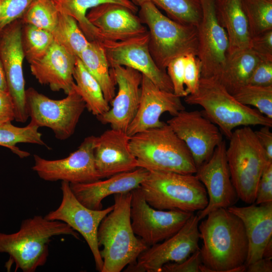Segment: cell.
Listing matches in <instances>:
<instances>
[{"label": "cell", "mask_w": 272, "mask_h": 272, "mask_svg": "<svg viewBox=\"0 0 272 272\" xmlns=\"http://www.w3.org/2000/svg\"><path fill=\"white\" fill-rule=\"evenodd\" d=\"M33 0H0V31L20 19Z\"/></svg>", "instance_id": "38"}, {"label": "cell", "mask_w": 272, "mask_h": 272, "mask_svg": "<svg viewBox=\"0 0 272 272\" xmlns=\"http://www.w3.org/2000/svg\"><path fill=\"white\" fill-rule=\"evenodd\" d=\"M202 17L197 27L198 51L201 63L200 77L218 79L229 55V41L215 12V0H200Z\"/></svg>", "instance_id": "16"}, {"label": "cell", "mask_w": 272, "mask_h": 272, "mask_svg": "<svg viewBox=\"0 0 272 272\" xmlns=\"http://www.w3.org/2000/svg\"><path fill=\"white\" fill-rule=\"evenodd\" d=\"M52 34L55 42L77 57L90 42L74 18L59 12L57 23Z\"/></svg>", "instance_id": "31"}, {"label": "cell", "mask_w": 272, "mask_h": 272, "mask_svg": "<svg viewBox=\"0 0 272 272\" xmlns=\"http://www.w3.org/2000/svg\"><path fill=\"white\" fill-rule=\"evenodd\" d=\"M185 56L172 60L166 68L167 73L173 86V92L180 97H185L188 94L184 84Z\"/></svg>", "instance_id": "40"}, {"label": "cell", "mask_w": 272, "mask_h": 272, "mask_svg": "<svg viewBox=\"0 0 272 272\" xmlns=\"http://www.w3.org/2000/svg\"><path fill=\"white\" fill-rule=\"evenodd\" d=\"M0 11H1V7H0Z\"/></svg>", "instance_id": "50"}, {"label": "cell", "mask_w": 272, "mask_h": 272, "mask_svg": "<svg viewBox=\"0 0 272 272\" xmlns=\"http://www.w3.org/2000/svg\"><path fill=\"white\" fill-rule=\"evenodd\" d=\"M15 119V106L8 91L0 90V123Z\"/></svg>", "instance_id": "45"}, {"label": "cell", "mask_w": 272, "mask_h": 272, "mask_svg": "<svg viewBox=\"0 0 272 272\" xmlns=\"http://www.w3.org/2000/svg\"><path fill=\"white\" fill-rule=\"evenodd\" d=\"M259 60L250 48L235 52L228 55L225 67L217 79L232 95L240 87L247 84Z\"/></svg>", "instance_id": "28"}, {"label": "cell", "mask_w": 272, "mask_h": 272, "mask_svg": "<svg viewBox=\"0 0 272 272\" xmlns=\"http://www.w3.org/2000/svg\"><path fill=\"white\" fill-rule=\"evenodd\" d=\"M79 58L98 82L105 99L110 103L116 94V84L111 75L105 51L101 43L98 41H90Z\"/></svg>", "instance_id": "27"}, {"label": "cell", "mask_w": 272, "mask_h": 272, "mask_svg": "<svg viewBox=\"0 0 272 272\" xmlns=\"http://www.w3.org/2000/svg\"><path fill=\"white\" fill-rule=\"evenodd\" d=\"M249 48L260 59L272 60V30L251 37Z\"/></svg>", "instance_id": "42"}, {"label": "cell", "mask_w": 272, "mask_h": 272, "mask_svg": "<svg viewBox=\"0 0 272 272\" xmlns=\"http://www.w3.org/2000/svg\"><path fill=\"white\" fill-rule=\"evenodd\" d=\"M96 140L94 135L85 138L76 151L61 159L47 160L35 154L32 169L47 181L60 180L75 184L101 179L95 164Z\"/></svg>", "instance_id": "12"}, {"label": "cell", "mask_w": 272, "mask_h": 272, "mask_svg": "<svg viewBox=\"0 0 272 272\" xmlns=\"http://www.w3.org/2000/svg\"><path fill=\"white\" fill-rule=\"evenodd\" d=\"M58 11L53 0H33L20 18L29 24L52 33L57 23Z\"/></svg>", "instance_id": "36"}, {"label": "cell", "mask_w": 272, "mask_h": 272, "mask_svg": "<svg viewBox=\"0 0 272 272\" xmlns=\"http://www.w3.org/2000/svg\"><path fill=\"white\" fill-rule=\"evenodd\" d=\"M200 220L193 214L183 226L163 242L149 247L138 257L135 262L128 265L125 271L161 272L169 262H180L199 249Z\"/></svg>", "instance_id": "11"}, {"label": "cell", "mask_w": 272, "mask_h": 272, "mask_svg": "<svg viewBox=\"0 0 272 272\" xmlns=\"http://www.w3.org/2000/svg\"><path fill=\"white\" fill-rule=\"evenodd\" d=\"M63 235L79 239V234L66 223L35 216L23 221L18 232L0 233V253L10 255L16 269L34 272L47 261L51 238Z\"/></svg>", "instance_id": "3"}, {"label": "cell", "mask_w": 272, "mask_h": 272, "mask_svg": "<svg viewBox=\"0 0 272 272\" xmlns=\"http://www.w3.org/2000/svg\"><path fill=\"white\" fill-rule=\"evenodd\" d=\"M131 191L114 194V208L101 222L97 232L103 261L101 272H120L134 263L149 246L136 236L130 216Z\"/></svg>", "instance_id": "2"}, {"label": "cell", "mask_w": 272, "mask_h": 272, "mask_svg": "<svg viewBox=\"0 0 272 272\" xmlns=\"http://www.w3.org/2000/svg\"><path fill=\"white\" fill-rule=\"evenodd\" d=\"M130 138L126 132L111 128L96 137L95 164L102 178L138 168L129 149Z\"/></svg>", "instance_id": "22"}, {"label": "cell", "mask_w": 272, "mask_h": 272, "mask_svg": "<svg viewBox=\"0 0 272 272\" xmlns=\"http://www.w3.org/2000/svg\"><path fill=\"white\" fill-rule=\"evenodd\" d=\"M149 171L143 168L118 173L107 178L84 183H70L78 200L92 210H101L102 200L117 193L129 192L140 186Z\"/></svg>", "instance_id": "24"}, {"label": "cell", "mask_w": 272, "mask_h": 272, "mask_svg": "<svg viewBox=\"0 0 272 272\" xmlns=\"http://www.w3.org/2000/svg\"><path fill=\"white\" fill-rule=\"evenodd\" d=\"M215 12L229 41V55L249 48L251 36L241 0H215Z\"/></svg>", "instance_id": "26"}, {"label": "cell", "mask_w": 272, "mask_h": 272, "mask_svg": "<svg viewBox=\"0 0 272 272\" xmlns=\"http://www.w3.org/2000/svg\"><path fill=\"white\" fill-rule=\"evenodd\" d=\"M167 123L185 143L196 168L208 161L223 141L219 127L201 111H180Z\"/></svg>", "instance_id": "17"}, {"label": "cell", "mask_w": 272, "mask_h": 272, "mask_svg": "<svg viewBox=\"0 0 272 272\" xmlns=\"http://www.w3.org/2000/svg\"><path fill=\"white\" fill-rule=\"evenodd\" d=\"M139 17L147 27L149 48L157 65L166 71L173 59L188 54L197 56V27L177 22L164 15L150 2L140 6Z\"/></svg>", "instance_id": "6"}, {"label": "cell", "mask_w": 272, "mask_h": 272, "mask_svg": "<svg viewBox=\"0 0 272 272\" xmlns=\"http://www.w3.org/2000/svg\"><path fill=\"white\" fill-rule=\"evenodd\" d=\"M272 202V162L267 161L258 182L254 203Z\"/></svg>", "instance_id": "41"}, {"label": "cell", "mask_w": 272, "mask_h": 272, "mask_svg": "<svg viewBox=\"0 0 272 272\" xmlns=\"http://www.w3.org/2000/svg\"><path fill=\"white\" fill-rule=\"evenodd\" d=\"M189 105H199L203 114L228 139L239 126L266 125L272 127V119L256 109L238 102L216 78L200 77L195 92L184 97Z\"/></svg>", "instance_id": "5"}, {"label": "cell", "mask_w": 272, "mask_h": 272, "mask_svg": "<svg viewBox=\"0 0 272 272\" xmlns=\"http://www.w3.org/2000/svg\"><path fill=\"white\" fill-rule=\"evenodd\" d=\"M226 148L223 140L209 160L196 168L194 174L205 186L208 197L206 207L196 214L200 221L213 211L234 206L238 199L231 178Z\"/></svg>", "instance_id": "18"}, {"label": "cell", "mask_w": 272, "mask_h": 272, "mask_svg": "<svg viewBox=\"0 0 272 272\" xmlns=\"http://www.w3.org/2000/svg\"><path fill=\"white\" fill-rule=\"evenodd\" d=\"M137 6L150 2L164 10L168 17L177 22L197 27L202 17L200 0H131Z\"/></svg>", "instance_id": "33"}, {"label": "cell", "mask_w": 272, "mask_h": 272, "mask_svg": "<svg viewBox=\"0 0 272 272\" xmlns=\"http://www.w3.org/2000/svg\"><path fill=\"white\" fill-rule=\"evenodd\" d=\"M206 217L198 224L202 241L200 272L245 271L248 244L242 221L224 208Z\"/></svg>", "instance_id": "1"}, {"label": "cell", "mask_w": 272, "mask_h": 272, "mask_svg": "<svg viewBox=\"0 0 272 272\" xmlns=\"http://www.w3.org/2000/svg\"><path fill=\"white\" fill-rule=\"evenodd\" d=\"M129 146L138 167L181 174L196 171L188 149L167 123L131 136Z\"/></svg>", "instance_id": "4"}, {"label": "cell", "mask_w": 272, "mask_h": 272, "mask_svg": "<svg viewBox=\"0 0 272 272\" xmlns=\"http://www.w3.org/2000/svg\"><path fill=\"white\" fill-rule=\"evenodd\" d=\"M148 32L118 41L103 40V46L110 68L129 67L140 72L160 89L173 92V86L166 72L156 64L149 48Z\"/></svg>", "instance_id": "14"}, {"label": "cell", "mask_w": 272, "mask_h": 272, "mask_svg": "<svg viewBox=\"0 0 272 272\" xmlns=\"http://www.w3.org/2000/svg\"><path fill=\"white\" fill-rule=\"evenodd\" d=\"M140 187L148 203L158 210L194 213L208 203L206 189L194 174L149 171Z\"/></svg>", "instance_id": "7"}, {"label": "cell", "mask_w": 272, "mask_h": 272, "mask_svg": "<svg viewBox=\"0 0 272 272\" xmlns=\"http://www.w3.org/2000/svg\"><path fill=\"white\" fill-rule=\"evenodd\" d=\"M23 24L19 19L0 31V60L15 106V120L19 122H25L29 118L23 69L25 58L22 44Z\"/></svg>", "instance_id": "15"}, {"label": "cell", "mask_w": 272, "mask_h": 272, "mask_svg": "<svg viewBox=\"0 0 272 272\" xmlns=\"http://www.w3.org/2000/svg\"><path fill=\"white\" fill-rule=\"evenodd\" d=\"M226 148L232 183L238 198L255 202L258 182L268 161L255 131L249 126L233 130Z\"/></svg>", "instance_id": "8"}, {"label": "cell", "mask_w": 272, "mask_h": 272, "mask_svg": "<svg viewBox=\"0 0 272 272\" xmlns=\"http://www.w3.org/2000/svg\"><path fill=\"white\" fill-rule=\"evenodd\" d=\"M201 63L193 54L185 56L184 84L187 94H192L197 90L200 78Z\"/></svg>", "instance_id": "39"}, {"label": "cell", "mask_w": 272, "mask_h": 272, "mask_svg": "<svg viewBox=\"0 0 272 272\" xmlns=\"http://www.w3.org/2000/svg\"><path fill=\"white\" fill-rule=\"evenodd\" d=\"M262 257L272 258V239L269 240L264 248Z\"/></svg>", "instance_id": "49"}, {"label": "cell", "mask_w": 272, "mask_h": 272, "mask_svg": "<svg viewBox=\"0 0 272 272\" xmlns=\"http://www.w3.org/2000/svg\"><path fill=\"white\" fill-rule=\"evenodd\" d=\"M110 73L118 91L110 102L109 109L97 118L102 123L109 124L111 128L126 132L139 108L142 74L120 65L110 68Z\"/></svg>", "instance_id": "19"}, {"label": "cell", "mask_w": 272, "mask_h": 272, "mask_svg": "<svg viewBox=\"0 0 272 272\" xmlns=\"http://www.w3.org/2000/svg\"><path fill=\"white\" fill-rule=\"evenodd\" d=\"M202 264L199 249L185 260L180 262H169L164 264L161 272H200Z\"/></svg>", "instance_id": "43"}, {"label": "cell", "mask_w": 272, "mask_h": 272, "mask_svg": "<svg viewBox=\"0 0 272 272\" xmlns=\"http://www.w3.org/2000/svg\"><path fill=\"white\" fill-rule=\"evenodd\" d=\"M227 209L243 224L248 244L246 266L262 258L264 248L272 239V202L242 207L234 205Z\"/></svg>", "instance_id": "25"}, {"label": "cell", "mask_w": 272, "mask_h": 272, "mask_svg": "<svg viewBox=\"0 0 272 272\" xmlns=\"http://www.w3.org/2000/svg\"><path fill=\"white\" fill-rule=\"evenodd\" d=\"M86 17L98 30L101 41H122L148 31L135 13L118 4H101L89 10Z\"/></svg>", "instance_id": "21"}, {"label": "cell", "mask_w": 272, "mask_h": 272, "mask_svg": "<svg viewBox=\"0 0 272 272\" xmlns=\"http://www.w3.org/2000/svg\"><path fill=\"white\" fill-rule=\"evenodd\" d=\"M248 272H271L272 261L270 258L262 257L246 266Z\"/></svg>", "instance_id": "47"}, {"label": "cell", "mask_w": 272, "mask_h": 272, "mask_svg": "<svg viewBox=\"0 0 272 272\" xmlns=\"http://www.w3.org/2000/svg\"><path fill=\"white\" fill-rule=\"evenodd\" d=\"M232 95L240 103L254 106L261 114L272 119V85L246 84L238 89Z\"/></svg>", "instance_id": "37"}, {"label": "cell", "mask_w": 272, "mask_h": 272, "mask_svg": "<svg viewBox=\"0 0 272 272\" xmlns=\"http://www.w3.org/2000/svg\"><path fill=\"white\" fill-rule=\"evenodd\" d=\"M269 126L263 125L255 131L257 140L263 149L266 159L272 162V132Z\"/></svg>", "instance_id": "46"}, {"label": "cell", "mask_w": 272, "mask_h": 272, "mask_svg": "<svg viewBox=\"0 0 272 272\" xmlns=\"http://www.w3.org/2000/svg\"><path fill=\"white\" fill-rule=\"evenodd\" d=\"M54 42L51 32L29 24H23L22 44L29 63L41 58Z\"/></svg>", "instance_id": "34"}, {"label": "cell", "mask_w": 272, "mask_h": 272, "mask_svg": "<svg viewBox=\"0 0 272 272\" xmlns=\"http://www.w3.org/2000/svg\"><path fill=\"white\" fill-rule=\"evenodd\" d=\"M251 37L272 30V0H241Z\"/></svg>", "instance_id": "35"}, {"label": "cell", "mask_w": 272, "mask_h": 272, "mask_svg": "<svg viewBox=\"0 0 272 272\" xmlns=\"http://www.w3.org/2000/svg\"><path fill=\"white\" fill-rule=\"evenodd\" d=\"M131 192L130 216L132 229L134 233L149 247L173 236L193 214L152 207L146 201L140 186Z\"/></svg>", "instance_id": "10"}, {"label": "cell", "mask_w": 272, "mask_h": 272, "mask_svg": "<svg viewBox=\"0 0 272 272\" xmlns=\"http://www.w3.org/2000/svg\"><path fill=\"white\" fill-rule=\"evenodd\" d=\"M59 12L74 18L89 41H101L97 29L88 20V10L101 4L108 3L123 5L137 13L138 7L131 0H53Z\"/></svg>", "instance_id": "29"}, {"label": "cell", "mask_w": 272, "mask_h": 272, "mask_svg": "<svg viewBox=\"0 0 272 272\" xmlns=\"http://www.w3.org/2000/svg\"><path fill=\"white\" fill-rule=\"evenodd\" d=\"M77 57L54 41L44 56L30 63L31 74L40 84L66 95L75 85Z\"/></svg>", "instance_id": "23"}, {"label": "cell", "mask_w": 272, "mask_h": 272, "mask_svg": "<svg viewBox=\"0 0 272 272\" xmlns=\"http://www.w3.org/2000/svg\"><path fill=\"white\" fill-rule=\"evenodd\" d=\"M185 109L181 97L160 89L142 75L141 95L136 115L126 133L131 137L138 132L163 125L160 117L165 112L172 116Z\"/></svg>", "instance_id": "20"}, {"label": "cell", "mask_w": 272, "mask_h": 272, "mask_svg": "<svg viewBox=\"0 0 272 272\" xmlns=\"http://www.w3.org/2000/svg\"><path fill=\"white\" fill-rule=\"evenodd\" d=\"M247 84L260 86L272 85V60L260 59L252 71Z\"/></svg>", "instance_id": "44"}, {"label": "cell", "mask_w": 272, "mask_h": 272, "mask_svg": "<svg viewBox=\"0 0 272 272\" xmlns=\"http://www.w3.org/2000/svg\"><path fill=\"white\" fill-rule=\"evenodd\" d=\"M75 88L84 101L86 107L98 117L110 108L102 89L96 80L89 73L79 57H77L74 72Z\"/></svg>", "instance_id": "30"}, {"label": "cell", "mask_w": 272, "mask_h": 272, "mask_svg": "<svg viewBox=\"0 0 272 272\" xmlns=\"http://www.w3.org/2000/svg\"><path fill=\"white\" fill-rule=\"evenodd\" d=\"M62 199L59 206L44 217L48 220L64 222L81 234L87 243L93 255L96 269L101 272L103 261L98 243L97 232L104 218L113 209L111 206L105 209L92 210L80 202L73 194L70 183L61 181Z\"/></svg>", "instance_id": "13"}, {"label": "cell", "mask_w": 272, "mask_h": 272, "mask_svg": "<svg viewBox=\"0 0 272 272\" xmlns=\"http://www.w3.org/2000/svg\"><path fill=\"white\" fill-rule=\"evenodd\" d=\"M26 106L32 123L52 130L55 137L63 141L75 132L86 105L75 88L66 96L54 100L29 88L25 93Z\"/></svg>", "instance_id": "9"}, {"label": "cell", "mask_w": 272, "mask_h": 272, "mask_svg": "<svg viewBox=\"0 0 272 272\" xmlns=\"http://www.w3.org/2000/svg\"><path fill=\"white\" fill-rule=\"evenodd\" d=\"M0 90L8 91L5 71L0 60Z\"/></svg>", "instance_id": "48"}, {"label": "cell", "mask_w": 272, "mask_h": 272, "mask_svg": "<svg viewBox=\"0 0 272 272\" xmlns=\"http://www.w3.org/2000/svg\"><path fill=\"white\" fill-rule=\"evenodd\" d=\"M39 128L31 122L24 127L15 126L11 121L0 123V146L10 149L21 158L27 157L30 154L20 150L16 145L29 143L47 146L38 131Z\"/></svg>", "instance_id": "32"}]
</instances>
